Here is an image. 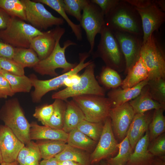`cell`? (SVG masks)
<instances>
[{
    "instance_id": "cell-1",
    "label": "cell",
    "mask_w": 165,
    "mask_h": 165,
    "mask_svg": "<svg viewBox=\"0 0 165 165\" xmlns=\"http://www.w3.org/2000/svg\"><path fill=\"white\" fill-rule=\"evenodd\" d=\"M105 26L113 32L119 31L143 36L140 15L135 7L126 0L118 4L105 16Z\"/></svg>"
},
{
    "instance_id": "cell-2",
    "label": "cell",
    "mask_w": 165,
    "mask_h": 165,
    "mask_svg": "<svg viewBox=\"0 0 165 165\" xmlns=\"http://www.w3.org/2000/svg\"><path fill=\"white\" fill-rule=\"evenodd\" d=\"M0 119L25 145L31 141L30 124L17 99L14 98L6 101L0 110Z\"/></svg>"
},
{
    "instance_id": "cell-3",
    "label": "cell",
    "mask_w": 165,
    "mask_h": 165,
    "mask_svg": "<svg viewBox=\"0 0 165 165\" xmlns=\"http://www.w3.org/2000/svg\"><path fill=\"white\" fill-rule=\"evenodd\" d=\"M100 34V39L97 49L92 53L93 58L100 57L106 66L117 71L125 70V58L113 32L105 26Z\"/></svg>"
},
{
    "instance_id": "cell-4",
    "label": "cell",
    "mask_w": 165,
    "mask_h": 165,
    "mask_svg": "<svg viewBox=\"0 0 165 165\" xmlns=\"http://www.w3.org/2000/svg\"><path fill=\"white\" fill-rule=\"evenodd\" d=\"M42 33L24 21L11 17L7 27L0 30V40L14 48H28L32 39Z\"/></svg>"
},
{
    "instance_id": "cell-5",
    "label": "cell",
    "mask_w": 165,
    "mask_h": 165,
    "mask_svg": "<svg viewBox=\"0 0 165 165\" xmlns=\"http://www.w3.org/2000/svg\"><path fill=\"white\" fill-rule=\"evenodd\" d=\"M140 57L148 72V80L165 79L164 50L154 33L143 44Z\"/></svg>"
},
{
    "instance_id": "cell-6",
    "label": "cell",
    "mask_w": 165,
    "mask_h": 165,
    "mask_svg": "<svg viewBox=\"0 0 165 165\" xmlns=\"http://www.w3.org/2000/svg\"><path fill=\"white\" fill-rule=\"evenodd\" d=\"M95 64L92 61L85 68L78 84L55 93L52 95V98L65 101L70 97L85 95L105 96V90L100 85L95 77Z\"/></svg>"
},
{
    "instance_id": "cell-7",
    "label": "cell",
    "mask_w": 165,
    "mask_h": 165,
    "mask_svg": "<svg viewBox=\"0 0 165 165\" xmlns=\"http://www.w3.org/2000/svg\"><path fill=\"white\" fill-rule=\"evenodd\" d=\"M72 98L82 110L85 120L87 121L94 123H104L110 117L112 106L108 97L89 94Z\"/></svg>"
},
{
    "instance_id": "cell-8",
    "label": "cell",
    "mask_w": 165,
    "mask_h": 165,
    "mask_svg": "<svg viewBox=\"0 0 165 165\" xmlns=\"http://www.w3.org/2000/svg\"><path fill=\"white\" fill-rule=\"evenodd\" d=\"M90 55L88 52L79 53V62L75 68L53 78L41 80L38 79L35 76L31 75L30 78L32 81L33 86L34 87V90L31 94L32 101L35 103L38 102L42 97L49 91L56 90L64 86V81L66 78L71 75L78 74L91 63L92 61L91 60L85 62Z\"/></svg>"
},
{
    "instance_id": "cell-9",
    "label": "cell",
    "mask_w": 165,
    "mask_h": 165,
    "mask_svg": "<svg viewBox=\"0 0 165 165\" xmlns=\"http://www.w3.org/2000/svg\"><path fill=\"white\" fill-rule=\"evenodd\" d=\"M60 41L57 42L51 54L45 58L40 60L33 68L35 72L42 75L56 77L58 75L56 72L57 69H62V72L64 73L70 71L77 65V63H72L68 62L65 55L66 49L71 46L76 45V44L68 40L64 42L63 46L61 47L60 44Z\"/></svg>"
},
{
    "instance_id": "cell-10",
    "label": "cell",
    "mask_w": 165,
    "mask_h": 165,
    "mask_svg": "<svg viewBox=\"0 0 165 165\" xmlns=\"http://www.w3.org/2000/svg\"><path fill=\"white\" fill-rule=\"evenodd\" d=\"M80 25L85 31L90 49L92 54L95 43V38L105 27V16L99 7L89 0L82 10Z\"/></svg>"
},
{
    "instance_id": "cell-11",
    "label": "cell",
    "mask_w": 165,
    "mask_h": 165,
    "mask_svg": "<svg viewBox=\"0 0 165 165\" xmlns=\"http://www.w3.org/2000/svg\"><path fill=\"white\" fill-rule=\"evenodd\" d=\"M25 10L27 21L40 31L53 26H60L64 23L61 17L53 16L43 4L34 0H21Z\"/></svg>"
},
{
    "instance_id": "cell-12",
    "label": "cell",
    "mask_w": 165,
    "mask_h": 165,
    "mask_svg": "<svg viewBox=\"0 0 165 165\" xmlns=\"http://www.w3.org/2000/svg\"><path fill=\"white\" fill-rule=\"evenodd\" d=\"M110 117L104 122L103 130L96 146L90 155V165L98 163L114 155L118 149Z\"/></svg>"
},
{
    "instance_id": "cell-13",
    "label": "cell",
    "mask_w": 165,
    "mask_h": 165,
    "mask_svg": "<svg viewBox=\"0 0 165 165\" xmlns=\"http://www.w3.org/2000/svg\"><path fill=\"white\" fill-rule=\"evenodd\" d=\"M113 32L124 56L126 63L125 71L127 72L140 58L143 45V36L126 32Z\"/></svg>"
},
{
    "instance_id": "cell-14",
    "label": "cell",
    "mask_w": 165,
    "mask_h": 165,
    "mask_svg": "<svg viewBox=\"0 0 165 165\" xmlns=\"http://www.w3.org/2000/svg\"><path fill=\"white\" fill-rule=\"evenodd\" d=\"M65 31L60 26L45 32L34 37L31 40L30 48L37 54L40 60L49 56L53 50L57 42L60 40Z\"/></svg>"
},
{
    "instance_id": "cell-15",
    "label": "cell",
    "mask_w": 165,
    "mask_h": 165,
    "mask_svg": "<svg viewBox=\"0 0 165 165\" xmlns=\"http://www.w3.org/2000/svg\"><path fill=\"white\" fill-rule=\"evenodd\" d=\"M134 112L129 102L112 107L110 117L114 134L122 141L127 131L135 116Z\"/></svg>"
},
{
    "instance_id": "cell-16",
    "label": "cell",
    "mask_w": 165,
    "mask_h": 165,
    "mask_svg": "<svg viewBox=\"0 0 165 165\" xmlns=\"http://www.w3.org/2000/svg\"><path fill=\"white\" fill-rule=\"evenodd\" d=\"M141 20L143 32V44L150 36L159 29L165 21V13L154 2L142 9L135 8Z\"/></svg>"
},
{
    "instance_id": "cell-17",
    "label": "cell",
    "mask_w": 165,
    "mask_h": 165,
    "mask_svg": "<svg viewBox=\"0 0 165 165\" xmlns=\"http://www.w3.org/2000/svg\"><path fill=\"white\" fill-rule=\"evenodd\" d=\"M25 145L9 128L0 125V149L3 162L16 161L20 151Z\"/></svg>"
},
{
    "instance_id": "cell-18",
    "label": "cell",
    "mask_w": 165,
    "mask_h": 165,
    "mask_svg": "<svg viewBox=\"0 0 165 165\" xmlns=\"http://www.w3.org/2000/svg\"><path fill=\"white\" fill-rule=\"evenodd\" d=\"M148 79L143 81L132 87L123 89L118 88L112 89L107 94L112 108L122 105L134 99L141 93L143 87L147 85Z\"/></svg>"
},
{
    "instance_id": "cell-19",
    "label": "cell",
    "mask_w": 165,
    "mask_h": 165,
    "mask_svg": "<svg viewBox=\"0 0 165 165\" xmlns=\"http://www.w3.org/2000/svg\"><path fill=\"white\" fill-rule=\"evenodd\" d=\"M152 118L148 113L135 115L126 135L133 150L138 141L148 130Z\"/></svg>"
},
{
    "instance_id": "cell-20",
    "label": "cell",
    "mask_w": 165,
    "mask_h": 165,
    "mask_svg": "<svg viewBox=\"0 0 165 165\" xmlns=\"http://www.w3.org/2000/svg\"><path fill=\"white\" fill-rule=\"evenodd\" d=\"M149 143L148 130L136 144L134 152L125 165H152L154 156L148 150Z\"/></svg>"
},
{
    "instance_id": "cell-21",
    "label": "cell",
    "mask_w": 165,
    "mask_h": 165,
    "mask_svg": "<svg viewBox=\"0 0 165 165\" xmlns=\"http://www.w3.org/2000/svg\"><path fill=\"white\" fill-rule=\"evenodd\" d=\"M30 124L29 136L31 141L49 140L62 141L67 143L68 133L63 130L39 125L36 122H32Z\"/></svg>"
},
{
    "instance_id": "cell-22",
    "label": "cell",
    "mask_w": 165,
    "mask_h": 165,
    "mask_svg": "<svg viewBox=\"0 0 165 165\" xmlns=\"http://www.w3.org/2000/svg\"><path fill=\"white\" fill-rule=\"evenodd\" d=\"M135 114H143L152 109L165 108V106L154 100L151 97L147 84L143 88L140 94L129 102Z\"/></svg>"
},
{
    "instance_id": "cell-23",
    "label": "cell",
    "mask_w": 165,
    "mask_h": 165,
    "mask_svg": "<svg viewBox=\"0 0 165 165\" xmlns=\"http://www.w3.org/2000/svg\"><path fill=\"white\" fill-rule=\"evenodd\" d=\"M127 73V75L122 81L121 86L123 89L134 86L148 79L149 75L148 70L140 57Z\"/></svg>"
},
{
    "instance_id": "cell-24",
    "label": "cell",
    "mask_w": 165,
    "mask_h": 165,
    "mask_svg": "<svg viewBox=\"0 0 165 165\" xmlns=\"http://www.w3.org/2000/svg\"><path fill=\"white\" fill-rule=\"evenodd\" d=\"M65 101L66 108L63 130L68 133L77 128L79 123L85 119L82 110L72 100Z\"/></svg>"
},
{
    "instance_id": "cell-25",
    "label": "cell",
    "mask_w": 165,
    "mask_h": 165,
    "mask_svg": "<svg viewBox=\"0 0 165 165\" xmlns=\"http://www.w3.org/2000/svg\"><path fill=\"white\" fill-rule=\"evenodd\" d=\"M67 143L69 146L88 152L94 149L97 142L93 140L76 128L68 133Z\"/></svg>"
},
{
    "instance_id": "cell-26",
    "label": "cell",
    "mask_w": 165,
    "mask_h": 165,
    "mask_svg": "<svg viewBox=\"0 0 165 165\" xmlns=\"http://www.w3.org/2000/svg\"><path fill=\"white\" fill-rule=\"evenodd\" d=\"M57 161L70 160L83 165H90V155L82 149L67 145L64 149L54 157Z\"/></svg>"
},
{
    "instance_id": "cell-27",
    "label": "cell",
    "mask_w": 165,
    "mask_h": 165,
    "mask_svg": "<svg viewBox=\"0 0 165 165\" xmlns=\"http://www.w3.org/2000/svg\"><path fill=\"white\" fill-rule=\"evenodd\" d=\"M42 158L35 142L32 141L22 148L20 151L16 161L18 165H39Z\"/></svg>"
},
{
    "instance_id": "cell-28",
    "label": "cell",
    "mask_w": 165,
    "mask_h": 165,
    "mask_svg": "<svg viewBox=\"0 0 165 165\" xmlns=\"http://www.w3.org/2000/svg\"><path fill=\"white\" fill-rule=\"evenodd\" d=\"M42 158L47 159L54 157L65 148L67 143L62 141L40 140L35 142Z\"/></svg>"
},
{
    "instance_id": "cell-29",
    "label": "cell",
    "mask_w": 165,
    "mask_h": 165,
    "mask_svg": "<svg viewBox=\"0 0 165 165\" xmlns=\"http://www.w3.org/2000/svg\"><path fill=\"white\" fill-rule=\"evenodd\" d=\"M34 1L44 4L59 13L71 28L77 39L81 41L82 38V30L79 24H76L69 18L63 6L62 0H35Z\"/></svg>"
},
{
    "instance_id": "cell-30",
    "label": "cell",
    "mask_w": 165,
    "mask_h": 165,
    "mask_svg": "<svg viewBox=\"0 0 165 165\" xmlns=\"http://www.w3.org/2000/svg\"><path fill=\"white\" fill-rule=\"evenodd\" d=\"M1 73L8 81L15 94L18 92H29L33 86L30 78L24 75H14L3 69H2Z\"/></svg>"
},
{
    "instance_id": "cell-31",
    "label": "cell",
    "mask_w": 165,
    "mask_h": 165,
    "mask_svg": "<svg viewBox=\"0 0 165 165\" xmlns=\"http://www.w3.org/2000/svg\"><path fill=\"white\" fill-rule=\"evenodd\" d=\"M13 59L24 68H33L40 60L35 52L30 48H14Z\"/></svg>"
},
{
    "instance_id": "cell-32",
    "label": "cell",
    "mask_w": 165,
    "mask_h": 165,
    "mask_svg": "<svg viewBox=\"0 0 165 165\" xmlns=\"http://www.w3.org/2000/svg\"><path fill=\"white\" fill-rule=\"evenodd\" d=\"M165 109L154 110L148 127L149 141H152L165 131V118L163 115Z\"/></svg>"
},
{
    "instance_id": "cell-33",
    "label": "cell",
    "mask_w": 165,
    "mask_h": 165,
    "mask_svg": "<svg viewBox=\"0 0 165 165\" xmlns=\"http://www.w3.org/2000/svg\"><path fill=\"white\" fill-rule=\"evenodd\" d=\"M117 147L119 149L117 155L115 157L107 159L105 162L111 165H125L133 152L127 135L119 143H118Z\"/></svg>"
},
{
    "instance_id": "cell-34",
    "label": "cell",
    "mask_w": 165,
    "mask_h": 165,
    "mask_svg": "<svg viewBox=\"0 0 165 165\" xmlns=\"http://www.w3.org/2000/svg\"><path fill=\"white\" fill-rule=\"evenodd\" d=\"M52 105L53 113L46 126L63 130L66 108V101L59 99H55Z\"/></svg>"
},
{
    "instance_id": "cell-35",
    "label": "cell",
    "mask_w": 165,
    "mask_h": 165,
    "mask_svg": "<svg viewBox=\"0 0 165 165\" xmlns=\"http://www.w3.org/2000/svg\"><path fill=\"white\" fill-rule=\"evenodd\" d=\"M99 80L107 89H113L119 87L122 82L117 71L106 66L102 68Z\"/></svg>"
},
{
    "instance_id": "cell-36",
    "label": "cell",
    "mask_w": 165,
    "mask_h": 165,
    "mask_svg": "<svg viewBox=\"0 0 165 165\" xmlns=\"http://www.w3.org/2000/svg\"><path fill=\"white\" fill-rule=\"evenodd\" d=\"M0 7L11 17L27 21L24 7L21 0H0Z\"/></svg>"
},
{
    "instance_id": "cell-37",
    "label": "cell",
    "mask_w": 165,
    "mask_h": 165,
    "mask_svg": "<svg viewBox=\"0 0 165 165\" xmlns=\"http://www.w3.org/2000/svg\"><path fill=\"white\" fill-rule=\"evenodd\" d=\"M104 123H94L85 119L82 121L77 128L88 137L97 142L101 134Z\"/></svg>"
},
{
    "instance_id": "cell-38",
    "label": "cell",
    "mask_w": 165,
    "mask_h": 165,
    "mask_svg": "<svg viewBox=\"0 0 165 165\" xmlns=\"http://www.w3.org/2000/svg\"><path fill=\"white\" fill-rule=\"evenodd\" d=\"M147 86L153 99L165 106V79L148 80Z\"/></svg>"
},
{
    "instance_id": "cell-39",
    "label": "cell",
    "mask_w": 165,
    "mask_h": 165,
    "mask_svg": "<svg viewBox=\"0 0 165 165\" xmlns=\"http://www.w3.org/2000/svg\"><path fill=\"white\" fill-rule=\"evenodd\" d=\"M89 0H62L64 9L66 13L74 17L80 22L82 11Z\"/></svg>"
},
{
    "instance_id": "cell-40",
    "label": "cell",
    "mask_w": 165,
    "mask_h": 165,
    "mask_svg": "<svg viewBox=\"0 0 165 165\" xmlns=\"http://www.w3.org/2000/svg\"><path fill=\"white\" fill-rule=\"evenodd\" d=\"M0 66L2 69L12 74L24 75V68L13 59L0 57Z\"/></svg>"
},
{
    "instance_id": "cell-41",
    "label": "cell",
    "mask_w": 165,
    "mask_h": 165,
    "mask_svg": "<svg viewBox=\"0 0 165 165\" xmlns=\"http://www.w3.org/2000/svg\"><path fill=\"white\" fill-rule=\"evenodd\" d=\"M53 112L52 104H45L36 107L33 116L43 125L46 126L49 121Z\"/></svg>"
},
{
    "instance_id": "cell-42",
    "label": "cell",
    "mask_w": 165,
    "mask_h": 165,
    "mask_svg": "<svg viewBox=\"0 0 165 165\" xmlns=\"http://www.w3.org/2000/svg\"><path fill=\"white\" fill-rule=\"evenodd\" d=\"M152 142V144L148 148L149 152L154 156H165V134H162Z\"/></svg>"
},
{
    "instance_id": "cell-43",
    "label": "cell",
    "mask_w": 165,
    "mask_h": 165,
    "mask_svg": "<svg viewBox=\"0 0 165 165\" xmlns=\"http://www.w3.org/2000/svg\"><path fill=\"white\" fill-rule=\"evenodd\" d=\"M120 0H91L98 6L104 16L107 15L119 2Z\"/></svg>"
},
{
    "instance_id": "cell-44",
    "label": "cell",
    "mask_w": 165,
    "mask_h": 165,
    "mask_svg": "<svg viewBox=\"0 0 165 165\" xmlns=\"http://www.w3.org/2000/svg\"><path fill=\"white\" fill-rule=\"evenodd\" d=\"M0 92L4 95L12 97L15 94L10 85L4 76L0 73Z\"/></svg>"
},
{
    "instance_id": "cell-45",
    "label": "cell",
    "mask_w": 165,
    "mask_h": 165,
    "mask_svg": "<svg viewBox=\"0 0 165 165\" xmlns=\"http://www.w3.org/2000/svg\"><path fill=\"white\" fill-rule=\"evenodd\" d=\"M14 48L0 41V57L13 59Z\"/></svg>"
},
{
    "instance_id": "cell-46",
    "label": "cell",
    "mask_w": 165,
    "mask_h": 165,
    "mask_svg": "<svg viewBox=\"0 0 165 165\" xmlns=\"http://www.w3.org/2000/svg\"><path fill=\"white\" fill-rule=\"evenodd\" d=\"M126 1L137 9H142L151 5L153 0H126Z\"/></svg>"
},
{
    "instance_id": "cell-47",
    "label": "cell",
    "mask_w": 165,
    "mask_h": 165,
    "mask_svg": "<svg viewBox=\"0 0 165 165\" xmlns=\"http://www.w3.org/2000/svg\"><path fill=\"white\" fill-rule=\"evenodd\" d=\"M80 80V76L78 74H75L71 75L64 80V86L66 87H70L78 84Z\"/></svg>"
},
{
    "instance_id": "cell-48",
    "label": "cell",
    "mask_w": 165,
    "mask_h": 165,
    "mask_svg": "<svg viewBox=\"0 0 165 165\" xmlns=\"http://www.w3.org/2000/svg\"><path fill=\"white\" fill-rule=\"evenodd\" d=\"M11 17L0 7V30L5 28L8 25Z\"/></svg>"
},
{
    "instance_id": "cell-49",
    "label": "cell",
    "mask_w": 165,
    "mask_h": 165,
    "mask_svg": "<svg viewBox=\"0 0 165 165\" xmlns=\"http://www.w3.org/2000/svg\"><path fill=\"white\" fill-rule=\"evenodd\" d=\"M39 165H58V161L55 157L43 159L40 162Z\"/></svg>"
},
{
    "instance_id": "cell-50",
    "label": "cell",
    "mask_w": 165,
    "mask_h": 165,
    "mask_svg": "<svg viewBox=\"0 0 165 165\" xmlns=\"http://www.w3.org/2000/svg\"><path fill=\"white\" fill-rule=\"evenodd\" d=\"M152 165H165V156H154Z\"/></svg>"
},
{
    "instance_id": "cell-51",
    "label": "cell",
    "mask_w": 165,
    "mask_h": 165,
    "mask_svg": "<svg viewBox=\"0 0 165 165\" xmlns=\"http://www.w3.org/2000/svg\"><path fill=\"white\" fill-rule=\"evenodd\" d=\"M154 2L157 6L163 11H165V0H153Z\"/></svg>"
},
{
    "instance_id": "cell-52",
    "label": "cell",
    "mask_w": 165,
    "mask_h": 165,
    "mask_svg": "<svg viewBox=\"0 0 165 165\" xmlns=\"http://www.w3.org/2000/svg\"><path fill=\"white\" fill-rule=\"evenodd\" d=\"M58 165H83L77 162L70 160L58 161Z\"/></svg>"
},
{
    "instance_id": "cell-53",
    "label": "cell",
    "mask_w": 165,
    "mask_h": 165,
    "mask_svg": "<svg viewBox=\"0 0 165 165\" xmlns=\"http://www.w3.org/2000/svg\"><path fill=\"white\" fill-rule=\"evenodd\" d=\"M0 165H18V163L17 161L11 163L2 162Z\"/></svg>"
},
{
    "instance_id": "cell-54",
    "label": "cell",
    "mask_w": 165,
    "mask_h": 165,
    "mask_svg": "<svg viewBox=\"0 0 165 165\" xmlns=\"http://www.w3.org/2000/svg\"><path fill=\"white\" fill-rule=\"evenodd\" d=\"M99 163V165H111L107 163L106 162L102 160Z\"/></svg>"
},
{
    "instance_id": "cell-55",
    "label": "cell",
    "mask_w": 165,
    "mask_h": 165,
    "mask_svg": "<svg viewBox=\"0 0 165 165\" xmlns=\"http://www.w3.org/2000/svg\"><path fill=\"white\" fill-rule=\"evenodd\" d=\"M7 97L4 95L2 94L0 92V98H6Z\"/></svg>"
},
{
    "instance_id": "cell-56",
    "label": "cell",
    "mask_w": 165,
    "mask_h": 165,
    "mask_svg": "<svg viewBox=\"0 0 165 165\" xmlns=\"http://www.w3.org/2000/svg\"><path fill=\"white\" fill-rule=\"evenodd\" d=\"M3 162L2 158L0 149V164Z\"/></svg>"
},
{
    "instance_id": "cell-57",
    "label": "cell",
    "mask_w": 165,
    "mask_h": 165,
    "mask_svg": "<svg viewBox=\"0 0 165 165\" xmlns=\"http://www.w3.org/2000/svg\"><path fill=\"white\" fill-rule=\"evenodd\" d=\"M2 68H1V66H0V73L1 72V71H2Z\"/></svg>"
},
{
    "instance_id": "cell-58",
    "label": "cell",
    "mask_w": 165,
    "mask_h": 165,
    "mask_svg": "<svg viewBox=\"0 0 165 165\" xmlns=\"http://www.w3.org/2000/svg\"><path fill=\"white\" fill-rule=\"evenodd\" d=\"M93 165H99V164H98V163H97V164H94Z\"/></svg>"
}]
</instances>
